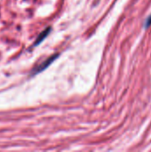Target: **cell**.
I'll list each match as a JSON object with an SVG mask.
<instances>
[{
	"instance_id": "obj_1",
	"label": "cell",
	"mask_w": 151,
	"mask_h": 152,
	"mask_svg": "<svg viewBox=\"0 0 151 152\" xmlns=\"http://www.w3.org/2000/svg\"><path fill=\"white\" fill-rule=\"evenodd\" d=\"M59 56V54L58 53H55V54H53V55H52L51 57H49L48 59H46V60H44L43 62H41L38 66H36L34 69H33V71H32V74L33 75H36V74H37V73H39V72H41V71H43L44 69H45L57 57Z\"/></svg>"
},
{
	"instance_id": "obj_2",
	"label": "cell",
	"mask_w": 151,
	"mask_h": 152,
	"mask_svg": "<svg viewBox=\"0 0 151 152\" xmlns=\"http://www.w3.org/2000/svg\"><path fill=\"white\" fill-rule=\"evenodd\" d=\"M51 29H52V28H51V27H48V28H46L44 30H43V31L39 34V36L37 37V38L36 39V42L33 44V46H36V45H37L38 44H40V43H41L48 35H49Z\"/></svg>"
},
{
	"instance_id": "obj_3",
	"label": "cell",
	"mask_w": 151,
	"mask_h": 152,
	"mask_svg": "<svg viewBox=\"0 0 151 152\" xmlns=\"http://www.w3.org/2000/svg\"><path fill=\"white\" fill-rule=\"evenodd\" d=\"M150 23H151V15H150V17L149 18V20H148V22L146 23V27H149V26L150 25Z\"/></svg>"
}]
</instances>
